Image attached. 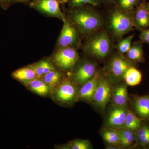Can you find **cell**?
I'll return each instance as SVG.
<instances>
[{
  "label": "cell",
  "instance_id": "83f0119b",
  "mask_svg": "<svg viewBox=\"0 0 149 149\" xmlns=\"http://www.w3.org/2000/svg\"><path fill=\"white\" fill-rule=\"evenodd\" d=\"M141 0H116L118 6L120 8L128 11L134 10V8L136 7Z\"/></svg>",
  "mask_w": 149,
  "mask_h": 149
},
{
  "label": "cell",
  "instance_id": "603a6c76",
  "mask_svg": "<svg viewBox=\"0 0 149 149\" xmlns=\"http://www.w3.org/2000/svg\"><path fill=\"white\" fill-rule=\"evenodd\" d=\"M143 120L136 113L128 109L125 117L124 128L136 131L141 127Z\"/></svg>",
  "mask_w": 149,
  "mask_h": 149
},
{
  "label": "cell",
  "instance_id": "7c38bea8",
  "mask_svg": "<svg viewBox=\"0 0 149 149\" xmlns=\"http://www.w3.org/2000/svg\"><path fill=\"white\" fill-rule=\"evenodd\" d=\"M102 75L101 72L97 71L93 77L83 84L78 91V99L85 101H93L95 91Z\"/></svg>",
  "mask_w": 149,
  "mask_h": 149
},
{
  "label": "cell",
  "instance_id": "484cf974",
  "mask_svg": "<svg viewBox=\"0 0 149 149\" xmlns=\"http://www.w3.org/2000/svg\"><path fill=\"white\" fill-rule=\"evenodd\" d=\"M134 36V35H131L121 39L116 46L118 52L122 55L126 54L132 45V41Z\"/></svg>",
  "mask_w": 149,
  "mask_h": 149
},
{
  "label": "cell",
  "instance_id": "9c48e42d",
  "mask_svg": "<svg viewBox=\"0 0 149 149\" xmlns=\"http://www.w3.org/2000/svg\"><path fill=\"white\" fill-rule=\"evenodd\" d=\"M135 63L118 52L112 56L108 63L106 67L107 73L109 77L116 80L123 79L127 70L135 65Z\"/></svg>",
  "mask_w": 149,
  "mask_h": 149
},
{
  "label": "cell",
  "instance_id": "5b68a950",
  "mask_svg": "<svg viewBox=\"0 0 149 149\" xmlns=\"http://www.w3.org/2000/svg\"><path fill=\"white\" fill-rule=\"evenodd\" d=\"M65 19L56 42V48L73 47L77 49L81 42L80 34L65 14Z\"/></svg>",
  "mask_w": 149,
  "mask_h": 149
},
{
  "label": "cell",
  "instance_id": "3957f363",
  "mask_svg": "<svg viewBox=\"0 0 149 149\" xmlns=\"http://www.w3.org/2000/svg\"><path fill=\"white\" fill-rule=\"evenodd\" d=\"M86 37L83 49L89 55L99 59H103L111 53V41L105 31L100 30Z\"/></svg>",
  "mask_w": 149,
  "mask_h": 149
},
{
  "label": "cell",
  "instance_id": "4fadbf2b",
  "mask_svg": "<svg viewBox=\"0 0 149 149\" xmlns=\"http://www.w3.org/2000/svg\"><path fill=\"white\" fill-rule=\"evenodd\" d=\"M147 0H141L134 10V25L139 31L149 27V12L147 8Z\"/></svg>",
  "mask_w": 149,
  "mask_h": 149
},
{
  "label": "cell",
  "instance_id": "e0dca14e",
  "mask_svg": "<svg viewBox=\"0 0 149 149\" xmlns=\"http://www.w3.org/2000/svg\"><path fill=\"white\" fill-rule=\"evenodd\" d=\"M143 43L136 41L132 44L130 49L126 53V58L133 62L143 63L145 61Z\"/></svg>",
  "mask_w": 149,
  "mask_h": 149
},
{
  "label": "cell",
  "instance_id": "836d02e7",
  "mask_svg": "<svg viewBox=\"0 0 149 149\" xmlns=\"http://www.w3.org/2000/svg\"><path fill=\"white\" fill-rule=\"evenodd\" d=\"M146 6L147 8L148 9V10L149 12V3L147 2Z\"/></svg>",
  "mask_w": 149,
  "mask_h": 149
},
{
  "label": "cell",
  "instance_id": "d6986e66",
  "mask_svg": "<svg viewBox=\"0 0 149 149\" xmlns=\"http://www.w3.org/2000/svg\"><path fill=\"white\" fill-rule=\"evenodd\" d=\"M38 78H41L44 75L56 69L51 61L50 58H46L32 64Z\"/></svg>",
  "mask_w": 149,
  "mask_h": 149
},
{
  "label": "cell",
  "instance_id": "f546056e",
  "mask_svg": "<svg viewBox=\"0 0 149 149\" xmlns=\"http://www.w3.org/2000/svg\"><path fill=\"white\" fill-rule=\"evenodd\" d=\"M27 0H0V7L5 10H7L12 6L17 3L28 4Z\"/></svg>",
  "mask_w": 149,
  "mask_h": 149
},
{
  "label": "cell",
  "instance_id": "52a82bcc",
  "mask_svg": "<svg viewBox=\"0 0 149 149\" xmlns=\"http://www.w3.org/2000/svg\"><path fill=\"white\" fill-rule=\"evenodd\" d=\"M28 4L45 16L57 18L63 22L65 19V14L62 11L58 0H32Z\"/></svg>",
  "mask_w": 149,
  "mask_h": 149
},
{
  "label": "cell",
  "instance_id": "2e32d148",
  "mask_svg": "<svg viewBox=\"0 0 149 149\" xmlns=\"http://www.w3.org/2000/svg\"><path fill=\"white\" fill-rule=\"evenodd\" d=\"M135 112L141 119H149V95L137 96L134 100Z\"/></svg>",
  "mask_w": 149,
  "mask_h": 149
},
{
  "label": "cell",
  "instance_id": "ac0fdd59",
  "mask_svg": "<svg viewBox=\"0 0 149 149\" xmlns=\"http://www.w3.org/2000/svg\"><path fill=\"white\" fill-rule=\"evenodd\" d=\"M24 85L32 92L42 96L47 95L52 90L42 78L38 77Z\"/></svg>",
  "mask_w": 149,
  "mask_h": 149
},
{
  "label": "cell",
  "instance_id": "30bf717a",
  "mask_svg": "<svg viewBox=\"0 0 149 149\" xmlns=\"http://www.w3.org/2000/svg\"><path fill=\"white\" fill-rule=\"evenodd\" d=\"M112 86L109 76L102 75L93 96V101L96 106L104 111L111 99Z\"/></svg>",
  "mask_w": 149,
  "mask_h": 149
},
{
  "label": "cell",
  "instance_id": "e575fe53",
  "mask_svg": "<svg viewBox=\"0 0 149 149\" xmlns=\"http://www.w3.org/2000/svg\"><path fill=\"white\" fill-rule=\"evenodd\" d=\"M27 1H28L29 3L30 1H32V0H27Z\"/></svg>",
  "mask_w": 149,
  "mask_h": 149
},
{
  "label": "cell",
  "instance_id": "8992f818",
  "mask_svg": "<svg viewBox=\"0 0 149 149\" xmlns=\"http://www.w3.org/2000/svg\"><path fill=\"white\" fill-rule=\"evenodd\" d=\"M76 84L69 78H63L61 83L52 89V96L57 102L70 104L78 99V91Z\"/></svg>",
  "mask_w": 149,
  "mask_h": 149
},
{
  "label": "cell",
  "instance_id": "6da1fadb",
  "mask_svg": "<svg viewBox=\"0 0 149 149\" xmlns=\"http://www.w3.org/2000/svg\"><path fill=\"white\" fill-rule=\"evenodd\" d=\"M65 15L80 35L86 37L100 31L104 26L103 19L100 15L87 5L69 8Z\"/></svg>",
  "mask_w": 149,
  "mask_h": 149
},
{
  "label": "cell",
  "instance_id": "44dd1931",
  "mask_svg": "<svg viewBox=\"0 0 149 149\" xmlns=\"http://www.w3.org/2000/svg\"><path fill=\"white\" fill-rule=\"evenodd\" d=\"M102 135L104 141L109 146L116 147L120 146V137L118 129L107 127L102 130Z\"/></svg>",
  "mask_w": 149,
  "mask_h": 149
},
{
  "label": "cell",
  "instance_id": "d6a6232c",
  "mask_svg": "<svg viewBox=\"0 0 149 149\" xmlns=\"http://www.w3.org/2000/svg\"><path fill=\"white\" fill-rule=\"evenodd\" d=\"M58 2L60 3V4H64L65 3H67L68 2V0H58Z\"/></svg>",
  "mask_w": 149,
  "mask_h": 149
},
{
  "label": "cell",
  "instance_id": "d4e9b609",
  "mask_svg": "<svg viewBox=\"0 0 149 149\" xmlns=\"http://www.w3.org/2000/svg\"><path fill=\"white\" fill-rule=\"evenodd\" d=\"M135 133L136 141L141 146L149 147V126H141Z\"/></svg>",
  "mask_w": 149,
  "mask_h": 149
},
{
  "label": "cell",
  "instance_id": "1f68e13d",
  "mask_svg": "<svg viewBox=\"0 0 149 149\" xmlns=\"http://www.w3.org/2000/svg\"><path fill=\"white\" fill-rule=\"evenodd\" d=\"M102 2H103L104 3L107 4H110L113 3L115 2L116 0H101Z\"/></svg>",
  "mask_w": 149,
  "mask_h": 149
},
{
  "label": "cell",
  "instance_id": "f1b7e54d",
  "mask_svg": "<svg viewBox=\"0 0 149 149\" xmlns=\"http://www.w3.org/2000/svg\"><path fill=\"white\" fill-rule=\"evenodd\" d=\"M101 2V0H68L67 3L69 8H72L88 4L97 6Z\"/></svg>",
  "mask_w": 149,
  "mask_h": 149
},
{
  "label": "cell",
  "instance_id": "cb8c5ba5",
  "mask_svg": "<svg viewBox=\"0 0 149 149\" xmlns=\"http://www.w3.org/2000/svg\"><path fill=\"white\" fill-rule=\"evenodd\" d=\"M120 137V146L122 147H128L132 145L136 141L134 131L123 128L118 129Z\"/></svg>",
  "mask_w": 149,
  "mask_h": 149
},
{
  "label": "cell",
  "instance_id": "277c9868",
  "mask_svg": "<svg viewBox=\"0 0 149 149\" xmlns=\"http://www.w3.org/2000/svg\"><path fill=\"white\" fill-rule=\"evenodd\" d=\"M50 58L56 68L63 71H70L79 61L80 56L75 48H56Z\"/></svg>",
  "mask_w": 149,
  "mask_h": 149
},
{
  "label": "cell",
  "instance_id": "7a4b0ae2",
  "mask_svg": "<svg viewBox=\"0 0 149 149\" xmlns=\"http://www.w3.org/2000/svg\"><path fill=\"white\" fill-rule=\"evenodd\" d=\"M134 11L123 10L118 6L110 12L107 19V28L113 37L120 39L132 31L135 27Z\"/></svg>",
  "mask_w": 149,
  "mask_h": 149
},
{
  "label": "cell",
  "instance_id": "ba28073f",
  "mask_svg": "<svg viewBox=\"0 0 149 149\" xmlns=\"http://www.w3.org/2000/svg\"><path fill=\"white\" fill-rule=\"evenodd\" d=\"M79 61L72 70L70 79L76 85H83L95 74L97 65L88 59Z\"/></svg>",
  "mask_w": 149,
  "mask_h": 149
},
{
  "label": "cell",
  "instance_id": "4316f807",
  "mask_svg": "<svg viewBox=\"0 0 149 149\" xmlns=\"http://www.w3.org/2000/svg\"><path fill=\"white\" fill-rule=\"evenodd\" d=\"M68 149H90L92 148V145L90 141L83 139H75L69 142L68 144Z\"/></svg>",
  "mask_w": 149,
  "mask_h": 149
},
{
  "label": "cell",
  "instance_id": "5bb4252c",
  "mask_svg": "<svg viewBox=\"0 0 149 149\" xmlns=\"http://www.w3.org/2000/svg\"><path fill=\"white\" fill-rule=\"evenodd\" d=\"M11 75L14 79L24 84L37 78V74L32 64L14 70Z\"/></svg>",
  "mask_w": 149,
  "mask_h": 149
},
{
  "label": "cell",
  "instance_id": "8fae6325",
  "mask_svg": "<svg viewBox=\"0 0 149 149\" xmlns=\"http://www.w3.org/2000/svg\"><path fill=\"white\" fill-rule=\"evenodd\" d=\"M128 109L126 106L113 105L107 118V127L117 129L124 128L125 118Z\"/></svg>",
  "mask_w": 149,
  "mask_h": 149
},
{
  "label": "cell",
  "instance_id": "9a60e30c",
  "mask_svg": "<svg viewBox=\"0 0 149 149\" xmlns=\"http://www.w3.org/2000/svg\"><path fill=\"white\" fill-rule=\"evenodd\" d=\"M127 85L125 83H121L112 90L111 99L113 105L126 106L128 100Z\"/></svg>",
  "mask_w": 149,
  "mask_h": 149
},
{
  "label": "cell",
  "instance_id": "4dcf8cb0",
  "mask_svg": "<svg viewBox=\"0 0 149 149\" xmlns=\"http://www.w3.org/2000/svg\"><path fill=\"white\" fill-rule=\"evenodd\" d=\"M140 38L143 43L149 44V27L148 29L141 31Z\"/></svg>",
  "mask_w": 149,
  "mask_h": 149
},
{
  "label": "cell",
  "instance_id": "7402d4cb",
  "mask_svg": "<svg viewBox=\"0 0 149 149\" xmlns=\"http://www.w3.org/2000/svg\"><path fill=\"white\" fill-rule=\"evenodd\" d=\"M44 82L53 89L61 83L63 79V75L57 69L52 70L41 77Z\"/></svg>",
  "mask_w": 149,
  "mask_h": 149
},
{
  "label": "cell",
  "instance_id": "ffe728a7",
  "mask_svg": "<svg viewBox=\"0 0 149 149\" xmlns=\"http://www.w3.org/2000/svg\"><path fill=\"white\" fill-rule=\"evenodd\" d=\"M142 77L143 75L141 71L133 65L127 70L124 74L123 79L127 85L135 86L140 84Z\"/></svg>",
  "mask_w": 149,
  "mask_h": 149
}]
</instances>
